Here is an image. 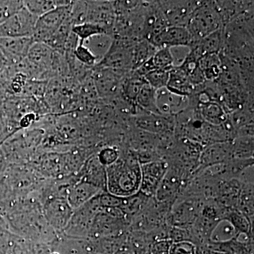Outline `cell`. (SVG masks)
<instances>
[{
  "label": "cell",
  "instance_id": "1",
  "mask_svg": "<svg viewBox=\"0 0 254 254\" xmlns=\"http://www.w3.org/2000/svg\"><path fill=\"white\" fill-rule=\"evenodd\" d=\"M108 193L120 197L136 194L141 182V165L133 157L120 158L105 168Z\"/></svg>",
  "mask_w": 254,
  "mask_h": 254
},
{
  "label": "cell",
  "instance_id": "2",
  "mask_svg": "<svg viewBox=\"0 0 254 254\" xmlns=\"http://www.w3.org/2000/svg\"><path fill=\"white\" fill-rule=\"evenodd\" d=\"M186 28L190 32L193 43L222 29L223 24L215 1H200L192 13Z\"/></svg>",
  "mask_w": 254,
  "mask_h": 254
},
{
  "label": "cell",
  "instance_id": "3",
  "mask_svg": "<svg viewBox=\"0 0 254 254\" xmlns=\"http://www.w3.org/2000/svg\"><path fill=\"white\" fill-rule=\"evenodd\" d=\"M38 18L24 6L9 19L0 23V38L33 37Z\"/></svg>",
  "mask_w": 254,
  "mask_h": 254
},
{
  "label": "cell",
  "instance_id": "4",
  "mask_svg": "<svg viewBox=\"0 0 254 254\" xmlns=\"http://www.w3.org/2000/svg\"><path fill=\"white\" fill-rule=\"evenodd\" d=\"M91 76L98 98L108 101L120 94L122 80L125 76L110 68L99 66L93 68Z\"/></svg>",
  "mask_w": 254,
  "mask_h": 254
},
{
  "label": "cell",
  "instance_id": "5",
  "mask_svg": "<svg viewBox=\"0 0 254 254\" xmlns=\"http://www.w3.org/2000/svg\"><path fill=\"white\" fill-rule=\"evenodd\" d=\"M69 4L56 8L38 18L33 38L35 43H46L48 38L69 17L71 9Z\"/></svg>",
  "mask_w": 254,
  "mask_h": 254
},
{
  "label": "cell",
  "instance_id": "6",
  "mask_svg": "<svg viewBox=\"0 0 254 254\" xmlns=\"http://www.w3.org/2000/svg\"><path fill=\"white\" fill-rule=\"evenodd\" d=\"M168 26L186 27L200 1H158Z\"/></svg>",
  "mask_w": 254,
  "mask_h": 254
},
{
  "label": "cell",
  "instance_id": "7",
  "mask_svg": "<svg viewBox=\"0 0 254 254\" xmlns=\"http://www.w3.org/2000/svg\"><path fill=\"white\" fill-rule=\"evenodd\" d=\"M133 121L140 130L152 134L167 136L175 129V116L143 113L133 116Z\"/></svg>",
  "mask_w": 254,
  "mask_h": 254
},
{
  "label": "cell",
  "instance_id": "8",
  "mask_svg": "<svg viewBox=\"0 0 254 254\" xmlns=\"http://www.w3.org/2000/svg\"><path fill=\"white\" fill-rule=\"evenodd\" d=\"M157 49L162 48L187 47L190 48L193 39L186 27L167 26L148 41Z\"/></svg>",
  "mask_w": 254,
  "mask_h": 254
},
{
  "label": "cell",
  "instance_id": "9",
  "mask_svg": "<svg viewBox=\"0 0 254 254\" xmlns=\"http://www.w3.org/2000/svg\"><path fill=\"white\" fill-rule=\"evenodd\" d=\"M141 170V182L139 191L148 196L155 195L160 182L168 172V163L156 160L142 164Z\"/></svg>",
  "mask_w": 254,
  "mask_h": 254
},
{
  "label": "cell",
  "instance_id": "10",
  "mask_svg": "<svg viewBox=\"0 0 254 254\" xmlns=\"http://www.w3.org/2000/svg\"><path fill=\"white\" fill-rule=\"evenodd\" d=\"M87 21L99 25L113 36L116 13L113 1H87Z\"/></svg>",
  "mask_w": 254,
  "mask_h": 254
},
{
  "label": "cell",
  "instance_id": "11",
  "mask_svg": "<svg viewBox=\"0 0 254 254\" xmlns=\"http://www.w3.org/2000/svg\"><path fill=\"white\" fill-rule=\"evenodd\" d=\"M45 214L47 220L55 230H64L73 215V209L68 204L66 198L55 197L46 201Z\"/></svg>",
  "mask_w": 254,
  "mask_h": 254
},
{
  "label": "cell",
  "instance_id": "12",
  "mask_svg": "<svg viewBox=\"0 0 254 254\" xmlns=\"http://www.w3.org/2000/svg\"><path fill=\"white\" fill-rule=\"evenodd\" d=\"M34 43L33 37L0 38V49L9 64L15 65L26 59Z\"/></svg>",
  "mask_w": 254,
  "mask_h": 254
},
{
  "label": "cell",
  "instance_id": "13",
  "mask_svg": "<svg viewBox=\"0 0 254 254\" xmlns=\"http://www.w3.org/2000/svg\"><path fill=\"white\" fill-rule=\"evenodd\" d=\"M156 102L160 114L166 116H175L189 107L188 97L174 94L167 88L156 91Z\"/></svg>",
  "mask_w": 254,
  "mask_h": 254
},
{
  "label": "cell",
  "instance_id": "14",
  "mask_svg": "<svg viewBox=\"0 0 254 254\" xmlns=\"http://www.w3.org/2000/svg\"><path fill=\"white\" fill-rule=\"evenodd\" d=\"M101 190L98 187L83 180L66 190V198L70 207L76 210L100 194Z\"/></svg>",
  "mask_w": 254,
  "mask_h": 254
},
{
  "label": "cell",
  "instance_id": "15",
  "mask_svg": "<svg viewBox=\"0 0 254 254\" xmlns=\"http://www.w3.org/2000/svg\"><path fill=\"white\" fill-rule=\"evenodd\" d=\"M223 31L220 29L193 43L190 48V53L199 60L205 55H218L223 48Z\"/></svg>",
  "mask_w": 254,
  "mask_h": 254
},
{
  "label": "cell",
  "instance_id": "16",
  "mask_svg": "<svg viewBox=\"0 0 254 254\" xmlns=\"http://www.w3.org/2000/svg\"><path fill=\"white\" fill-rule=\"evenodd\" d=\"M232 159V141L212 143L200 153V163L205 167L213 166Z\"/></svg>",
  "mask_w": 254,
  "mask_h": 254
},
{
  "label": "cell",
  "instance_id": "17",
  "mask_svg": "<svg viewBox=\"0 0 254 254\" xmlns=\"http://www.w3.org/2000/svg\"><path fill=\"white\" fill-rule=\"evenodd\" d=\"M146 83L144 78L140 76L136 71L127 73L122 80L120 95L128 105L136 108V100L142 87Z\"/></svg>",
  "mask_w": 254,
  "mask_h": 254
},
{
  "label": "cell",
  "instance_id": "18",
  "mask_svg": "<svg viewBox=\"0 0 254 254\" xmlns=\"http://www.w3.org/2000/svg\"><path fill=\"white\" fill-rule=\"evenodd\" d=\"M223 28L239 15L254 9V1H215Z\"/></svg>",
  "mask_w": 254,
  "mask_h": 254
},
{
  "label": "cell",
  "instance_id": "19",
  "mask_svg": "<svg viewBox=\"0 0 254 254\" xmlns=\"http://www.w3.org/2000/svg\"><path fill=\"white\" fill-rule=\"evenodd\" d=\"M194 109L198 112L205 123L214 126H220L226 123L228 114L221 105L215 102H207L196 105Z\"/></svg>",
  "mask_w": 254,
  "mask_h": 254
},
{
  "label": "cell",
  "instance_id": "20",
  "mask_svg": "<svg viewBox=\"0 0 254 254\" xmlns=\"http://www.w3.org/2000/svg\"><path fill=\"white\" fill-rule=\"evenodd\" d=\"M167 89L174 94L190 97L195 88L190 84L186 73L180 66H174L170 71Z\"/></svg>",
  "mask_w": 254,
  "mask_h": 254
},
{
  "label": "cell",
  "instance_id": "21",
  "mask_svg": "<svg viewBox=\"0 0 254 254\" xmlns=\"http://www.w3.org/2000/svg\"><path fill=\"white\" fill-rule=\"evenodd\" d=\"M156 91L148 83L143 85L136 100V115L143 113L161 115L157 106Z\"/></svg>",
  "mask_w": 254,
  "mask_h": 254
},
{
  "label": "cell",
  "instance_id": "22",
  "mask_svg": "<svg viewBox=\"0 0 254 254\" xmlns=\"http://www.w3.org/2000/svg\"><path fill=\"white\" fill-rule=\"evenodd\" d=\"M113 42V36L103 33V34L92 36L80 43L91 50V53L98 58L100 63V60L103 59L105 55L109 51Z\"/></svg>",
  "mask_w": 254,
  "mask_h": 254
},
{
  "label": "cell",
  "instance_id": "23",
  "mask_svg": "<svg viewBox=\"0 0 254 254\" xmlns=\"http://www.w3.org/2000/svg\"><path fill=\"white\" fill-rule=\"evenodd\" d=\"M157 49L149 41L141 40L137 42L131 48L133 71L141 66L145 62L153 58Z\"/></svg>",
  "mask_w": 254,
  "mask_h": 254
},
{
  "label": "cell",
  "instance_id": "24",
  "mask_svg": "<svg viewBox=\"0 0 254 254\" xmlns=\"http://www.w3.org/2000/svg\"><path fill=\"white\" fill-rule=\"evenodd\" d=\"M198 64L207 81H217L220 77L222 67L219 54L205 55L200 58Z\"/></svg>",
  "mask_w": 254,
  "mask_h": 254
},
{
  "label": "cell",
  "instance_id": "25",
  "mask_svg": "<svg viewBox=\"0 0 254 254\" xmlns=\"http://www.w3.org/2000/svg\"><path fill=\"white\" fill-rule=\"evenodd\" d=\"M86 173L84 181L89 182L101 190L104 186L106 187V170L97 157L88 162Z\"/></svg>",
  "mask_w": 254,
  "mask_h": 254
},
{
  "label": "cell",
  "instance_id": "26",
  "mask_svg": "<svg viewBox=\"0 0 254 254\" xmlns=\"http://www.w3.org/2000/svg\"><path fill=\"white\" fill-rule=\"evenodd\" d=\"M179 185L180 182L177 174L173 170H168L155 193L157 198L162 201L168 199L175 194L178 190Z\"/></svg>",
  "mask_w": 254,
  "mask_h": 254
},
{
  "label": "cell",
  "instance_id": "27",
  "mask_svg": "<svg viewBox=\"0 0 254 254\" xmlns=\"http://www.w3.org/2000/svg\"><path fill=\"white\" fill-rule=\"evenodd\" d=\"M71 1H23L25 8L32 14L39 18L56 8L69 4Z\"/></svg>",
  "mask_w": 254,
  "mask_h": 254
},
{
  "label": "cell",
  "instance_id": "28",
  "mask_svg": "<svg viewBox=\"0 0 254 254\" xmlns=\"http://www.w3.org/2000/svg\"><path fill=\"white\" fill-rule=\"evenodd\" d=\"M254 153V137H237L232 141V159H247Z\"/></svg>",
  "mask_w": 254,
  "mask_h": 254
},
{
  "label": "cell",
  "instance_id": "29",
  "mask_svg": "<svg viewBox=\"0 0 254 254\" xmlns=\"http://www.w3.org/2000/svg\"><path fill=\"white\" fill-rule=\"evenodd\" d=\"M238 233L231 222L227 219L220 220L212 230L211 240L216 242H228L235 238Z\"/></svg>",
  "mask_w": 254,
  "mask_h": 254
},
{
  "label": "cell",
  "instance_id": "30",
  "mask_svg": "<svg viewBox=\"0 0 254 254\" xmlns=\"http://www.w3.org/2000/svg\"><path fill=\"white\" fill-rule=\"evenodd\" d=\"M71 31L73 34L78 37L80 42L85 41L96 35L103 34V33L109 34L104 28L101 27L99 25L90 22L75 25L72 26Z\"/></svg>",
  "mask_w": 254,
  "mask_h": 254
},
{
  "label": "cell",
  "instance_id": "31",
  "mask_svg": "<svg viewBox=\"0 0 254 254\" xmlns=\"http://www.w3.org/2000/svg\"><path fill=\"white\" fill-rule=\"evenodd\" d=\"M152 60L156 69L170 71L175 66L171 48H159L155 52Z\"/></svg>",
  "mask_w": 254,
  "mask_h": 254
},
{
  "label": "cell",
  "instance_id": "32",
  "mask_svg": "<svg viewBox=\"0 0 254 254\" xmlns=\"http://www.w3.org/2000/svg\"><path fill=\"white\" fill-rule=\"evenodd\" d=\"M73 55L78 63L87 68H94L99 63V60L91 53V50L81 43H79L76 47L73 52Z\"/></svg>",
  "mask_w": 254,
  "mask_h": 254
},
{
  "label": "cell",
  "instance_id": "33",
  "mask_svg": "<svg viewBox=\"0 0 254 254\" xmlns=\"http://www.w3.org/2000/svg\"><path fill=\"white\" fill-rule=\"evenodd\" d=\"M23 7V1L0 0V23L9 19Z\"/></svg>",
  "mask_w": 254,
  "mask_h": 254
},
{
  "label": "cell",
  "instance_id": "34",
  "mask_svg": "<svg viewBox=\"0 0 254 254\" xmlns=\"http://www.w3.org/2000/svg\"><path fill=\"white\" fill-rule=\"evenodd\" d=\"M169 77H170V71L155 69L147 73L144 76V79L152 88L158 91L161 88H166Z\"/></svg>",
  "mask_w": 254,
  "mask_h": 254
},
{
  "label": "cell",
  "instance_id": "35",
  "mask_svg": "<svg viewBox=\"0 0 254 254\" xmlns=\"http://www.w3.org/2000/svg\"><path fill=\"white\" fill-rule=\"evenodd\" d=\"M178 208L174 213V221L177 225H187L193 220V205L190 203H183L179 205Z\"/></svg>",
  "mask_w": 254,
  "mask_h": 254
},
{
  "label": "cell",
  "instance_id": "36",
  "mask_svg": "<svg viewBox=\"0 0 254 254\" xmlns=\"http://www.w3.org/2000/svg\"><path fill=\"white\" fill-rule=\"evenodd\" d=\"M98 160L105 168L115 163L120 158V151L115 147H106L99 152Z\"/></svg>",
  "mask_w": 254,
  "mask_h": 254
},
{
  "label": "cell",
  "instance_id": "37",
  "mask_svg": "<svg viewBox=\"0 0 254 254\" xmlns=\"http://www.w3.org/2000/svg\"><path fill=\"white\" fill-rule=\"evenodd\" d=\"M227 219L238 232L246 234L250 231V225L245 215L240 213H232Z\"/></svg>",
  "mask_w": 254,
  "mask_h": 254
},
{
  "label": "cell",
  "instance_id": "38",
  "mask_svg": "<svg viewBox=\"0 0 254 254\" xmlns=\"http://www.w3.org/2000/svg\"><path fill=\"white\" fill-rule=\"evenodd\" d=\"M170 254H196L195 247L189 242H180L173 245Z\"/></svg>",
  "mask_w": 254,
  "mask_h": 254
},
{
  "label": "cell",
  "instance_id": "39",
  "mask_svg": "<svg viewBox=\"0 0 254 254\" xmlns=\"http://www.w3.org/2000/svg\"><path fill=\"white\" fill-rule=\"evenodd\" d=\"M9 136L6 125H5L4 118L1 114V108H0V145Z\"/></svg>",
  "mask_w": 254,
  "mask_h": 254
},
{
  "label": "cell",
  "instance_id": "40",
  "mask_svg": "<svg viewBox=\"0 0 254 254\" xmlns=\"http://www.w3.org/2000/svg\"><path fill=\"white\" fill-rule=\"evenodd\" d=\"M8 166L9 165H8L7 160H6V157H5L2 150L0 147V177L4 176Z\"/></svg>",
  "mask_w": 254,
  "mask_h": 254
},
{
  "label": "cell",
  "instance_id": "41",
  "mask_svg": "<svg viewBox=\"0 0 254 254\" xmlns=\"http://www.w3.org/2000/svg\"><path fill=\"white\" fill-rule=\"evenodd\" d=\"M9 66V62H8L7 59H6L3 52L0 49V74L4 72L5 70Z\"/></svg>",
  "mask_w": 254,
  "mask_h": 254
}]
</instances>
